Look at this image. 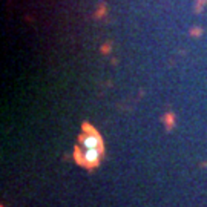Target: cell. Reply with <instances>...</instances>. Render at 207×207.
Listing matches in <instances>:
<instances>
[{
	"instance_id": "obj_1",
	"label": "cell",
	"mask_w": 207,
	"mask_h": 207,
	"mask_svg": "<svg viewBox=\"0 0 207 207\" xmlns=\"http://www.w3.org/2000/svg\"><path fill=\"white\" fill-rule=\"evenodd\" d=\"M100 158H101V147H82V150L77 152V160L86 167L97 166Z\"/></svg>"
},
{
	"instance_id": "obj_2",
	"label": "cell",
	"mask_w": 207,
	"mask_h": 207,
	"mask_svg": "<svg viewBox=\"0 0 207 207\" xmlns=\"http://www.w3.org/2000/svg\"><path fill=\"white\" fill-rule=\"evenodd\" d=\"M80 144H82V147H101L103 149V144H101V140H100L98 133L95 130H91L88 133H84L82 135L80 138Z\"/></svg>"
}]
</instances>
